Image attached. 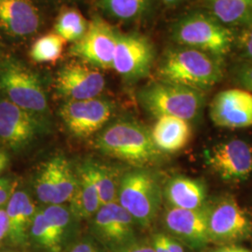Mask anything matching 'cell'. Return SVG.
Instances as JSON below:
<instances>
[{
	"instance_id": "obj_1",
	"label": "cell",
	"mask_w": 252,
	"mask_h": 252,
	"mask_svg": "<svg viewBox=\"0 0 252 252\" xmlns=\"http://www.w3.org/2000/svg\"><path fill=\"white\" fill-rule=\"evenodd\" d=\"M94 148L103 154L127 162L135 168H148L164 156L153 142L151 131L135 122L123 120L98 133Z\"/></svg>"
},
{
	"instance_id": "obj_2",
	"label": "cell",
	"mask_w": 252,
	"mask_h": 252,
	"mask_svg": "<svg viewBox=\"0 0 252 252\" xmlns=\"http://www.w3.org/2000/svg\"><path fill=\"white\" fill-rule=\"evenodd\" d=\"M159 81L208 90L224 76L222 60L198 50L175 46L167 49L158 65Z\"/></svg>"
},
{
	"instance_id": "obj_3",
	"label": "cell",
	"mask_w": 252,
	"mask_h": 252,
	"mask_svg": "<svg viewBox=\"0 0 252 252\" xmlns=\"http://www.w3.org/2000/svg\"><path fill=\"white\" fill-rule=\"evenodd\" d=\"M172 40L223 60L235 46L236 34L208 12L192 11L180 17L171 28Z\"/></svg>"
},
{
	"instance_id": "obj_4",
	"label": "cell",
	"mask_w": 252,
	"mask_h": 252,
	"mask_svg": "<svg viewBox=\"0 0 252 252\" xmlns=\"http://www.w3.org/2000/svg\"><path fill=\"white\" fill-rule=\"evenodd\" d=\"M137 99L153 117L171 116L189 123L201 115L206 103L204 92L162 81L141 88Z\"/></svg>"
},
{
	"instance_id": "obj_5",
	"label": "cell",
	"mask_w": 252,
	"mask_h": 252,
	"mask_svg": "<svg viewBox=\"0 0 252 252\" xmlns=\"http://www.w3.org/2000/svg\"><path fill=\"white\" fill-rule=\"evenodd\" d=\"M162 195L158 175L148 168H135L122 176L118 203L134 219L136 225L148 228L159 215Z\"/></svg>"
},
{
	"instance_id": "obj_6",
	"label": "cell",
	"mask_w": 252,
	"mask_h": 252,
	"mask_svg": "<svg viewBox=\"0 0 252 252\" xmlns=\"http://www.w3.org/2000/svg\"><path fill=\"white\" fill-rule=\"evenodd\" d=\"M0 90L19 108L49 121L50 108L42 81L18 59L9 57L0 63Z\"/></svg>"
},
{
	"instance_id": "obj_7",
	"label": "cell",
	"mask_w": 252,
	"mask_h": 252,
	"mask_svg": "<svg viewBox=\"0 0 252 252\" xmlns=\"http://www.w3.org/2000/svg\"><path fill=\"white\" fill-rule=\"evenodd\" d=\"M209 243L235 245L251 237L252 221L232 196H220L206 205Z\"/></svg>"
},
{
	"instance_id": "obj_8",
	"label": "cell",
	"mask_w": 252,
	"mask_h": 252,
	"mask_svg": "<svg viewBox=\"0 0 252 252\" xmlns=\"http://www.w3.org/2000/svg\"><path fill=\"white\" fill-rule=\"evenodd\" d=\"M49 130V121L0 98V141L13 151H22Z\"/></svg>"
},
{
	"instance_id": "obj_9",
	"label": "cell",
	"mask_w": 252,
	"mask_h": 252,
	"mask_svg": "<svg viewBox=\"0 0 252 252\" xmlns=\"http://www.w3.org/2000/svg\"><path fill=\"white\" fill-rule=\"evenodd\" d=\"M115 110L114 103L105 98L66 101L59 115L67 131L77 138H88L103 129Z\"/></svg>"
},
{
	"instance_id": "obj_10",
	"label": "cell",
	"mask_w": 252,
	"mask_h": 252,
	"mask_svg": "<svg viewBox=\"0 0 252 252\" xmlns=\"http://www.w3.org/2000/svg\"><path fill=\"white\" fill-rule=\"evenodd\" d=\"M155 60V49L149 37L137 33L119 34L112 68L127 82L148 77Z\"/></svg>"
},
{
	"instance_id": "obj_11",
	"label": "cell",
	"mask_w": 252,
	"mask_h": 252,
	"mask_svg": "<svg viewBox=\"0 0 252 252\" xmlns=\"http://www.w3.org/2000/svg\"><path fill=\"white\" fill-rule=\"evenodd\" d=\"M205 162L220 180L238 183L252 174V147L241 139H231L205 151Z\"/></svg>"
},
{
	"instance_id": "obj_12",
	"label": "cell",
	"mask_w": 252,
	"mask_h": 252,
	"mask_svg": "<svg viewBox=\"0 0 252 252\" xmlns=\"http://www.w3.org/2000/svg\"><path fill=\"white\" fill-rule=\"evenodd\" d=\"M118 35L104 19L94 16L89 23L86 34L73 44L69 54L95 68L111 69Z\"/></svg>"
},
{
	"instance_id": "obj_13",
	"label": "cell",
	"mask_w": 252,
	"mask_h": 252,
	"mask_svg": "<svg viewBox=\"0 0 252 252\" xmlns=\"http://www.w3.org/2000/svg\"><path fill=\"white\" fill-rule=\"evenodd\" d=\"M92 219L94 235L109 252L135 240V220L118 202L101 206Z\"/></svg>"
},
{
	"instance_id": "obj_14",
	"label": "cell",
	"mask_w": 252,
	"mask_h": 252,
	"mask_svg": "<svg viewBox=\"0 0 252 252\" xmlns=\"http://www.w3.org/2000/svg\"><path fill=\"white\" fill-rule=\"evenodd\" d=\"M103 74L85 63H67L56 75L55 88L66 101L98 97L105 89Z\"/></svg>"
},
{
	"instance_id": "obj_15",
	"label": "cell",
	"mask_w": 252,
	"mask_h": 252,
	"mask_svg": "<svg viewBox=\"0 0 252 252\" xmlns=\"http://www.w3.org/2000/svg\"><path fill=\"white\" fill-rule=\"evenodd\" d=\"M209 117L215 126L220 128L252 127V92L234 88L218 93L209 104Z\"/></svg>"
},
{
	"instance_id": "obj_16",
	"label": "cell",
	"mask_w": 252,
	"mask_h": 252,
	"mask_svg": "<svg viewBox=\"0 0 252 252\" xmlns=\"http://www.w3.org/2000/svg\"><path fill=\"white\" fill-rule=\"evenodd\" d=\"M162 220L169 235L189 249L200 250L209 244L206 207L195 210L170 207Z\"/></svg>"
},
{
	"instance_id": "obj_17",
	"label": "cell",
	"mask_w": 252,
	"mask_h": 252,
	"mask_svg": "<svg viewBox=\"0 0 252 252\" xmlns=\"http://www.w3.org/2000/svg\"><path fill=\"white\" fill-rule=\"evenodd\" d=\"M40 22L32 0H0V28L10 36H31L37 32Z\"/></svg>"
},
{
	"instance_id": "obj_18",
	"label": "cell",
	"mask_w": 252,
	"mask_h": 252,
	"mask_svg": "<svg viewBox=\"0 0 252 252\" xmlns=\"http://www.w3.org/2000/svg\"><path fill=\"white\" fill-rule=\"evenodd\" d=\"M9 219L8 238L14 246H25L36 214L35 204L25 190H15L6 207Z\"/></svg>"
},
{
	"instance_id": "obj_19",
	"label": "cell",
	"mask_w": 252,
	"mask_h": 252,
	"mask_svg": "<svg viewBox=\"0 0 252 252\" xmlns=\"http://www.w3.org/2000/svg\"><path fill=\"white\" fill-rule=\"evenodd\" d=\"M163 195L170 207L195 210L206 207L207 186L201 180L177 176L168 180Z\"/></svg>"
},
{
	"instance_id": "obj_20",
	"label": "cell",
	"mask_w": 252,
	"mask_h": 252,
	"mask_svg": "<svg viewBox=\"0 0 252 252\" xmlns=\"http://www.w3.org/2000/svg\"><path fill=\"white\" fill-rule=\"evenodd\" d=\"M151 135L154 144L162 153H178L189 143L191 127L185 120L162 116L157 119Z\"/></svg>"
},
{
	"instance_id": "obj_21",
	"label": "cell",
	"mask_w": 252,
	"mask_h": 252,
	"mask_svg": "<svg viewBox=\"0 0 252 252\" xmlns=\"http://www.w3.org/2000/svg\"><path fill=\"white\" fill-rule=\"evenodd\" d=\"M76 173L77 184L69 208L78 220H89L101 207L99 194L83 162L76 168Z\"/></svg>"
},
{
	"instance_id": "obj_22",
	"label": "cell",
	"mask_w": 252,
	"mask_h": 252,
	"mask_svg": "<svg viewBox=\"0 0 252 252\" xmlns=\"http://www.w3.org/2000/svg\"><path fill=\"white\" fill-rule=\"evenodd\" d=\"M207 11L228 27H243L252 22V0H204Z\"/></svg>"
},
{
	"instance_id": "obj_23",
	"label": "cell",
	"mask_w": 252,
	"mask_h": 252,
	"mask_svg": "<svg viewBox=\"0 0 252 252\" xmlns=\"http://www.w3.org/2000/svg\"><path fill=\"white\" fill-rule=\"evenodd\" d=\"M83 163L97 189L101 206L117 203L120 182L124 173L113 165L98 161L87 160Z\"/></svg>"
},
{
	"instance_id": "obj_24",
	"label": "cell",
	"mask_w": 252,
	"mask_h": 252,
	"mask_svg": "<svg viewBox=\"0 0 252 252\" xmlns=\"http://www.w3.org/2000/svg\"><path fill=\"white\" fill-rule=\"evenodd\" d=\"M54 196L51 205H64L72 198L77 184V173L70 162L63 156H55Z\"/></svg>"
},
{
	"instance_id": "obj_25",
	"label": "cell",
	"mask_w": 252,
	"mask_h": 252,
	"mask_svg": "<svg viewBox=\"0 0 252 252\" xmlns=\"http://www.w3.org/2000/svg\"><path fill=\"white\" fill-rule=\"evenodd\" d=\"M46 220L54 230L59 242L63 247L74 232L75 222L78 220L73 215L69 207L64 205H49L44 209H41Z\"/></svg>"
},
{
	"instance_id": "obj_26",
	"label": "cell",
	"mask_w": 252,
	"mask_h": 252,
	"mask_svg": "<svg viewBox=\"0 0 252 252\" xmlns=\"http://www.w3.org/2000/svg\"><path fill=\"white\" fill-rule=\"evenodd\" d=\"M153 0H100V6L110 16L120 20H135L145 15Z\"/></svg>"
},
{
	"instance_id": "obj_27",
	"label": "cell",
	"mask_w": 252,
	"mask_h": 252,
	"mask_svg": "<svg viewBox=\"0 0 252 252\" xmlns=\"http://www.w3.org/2000/svg\"><path fill=\"white\" fill-rule=\"evenodd\" d=\"M89 23L75 9L63 11L56 21L55 33L63 37L65 41L73 43L79 41L86 34Z\"/></svg>"
},
{
	"instance_id": "obj_28",
	"label": "cell",
	"mask_w": 252,
	"mask_h": 252,
	"mask_svg": "<svg viewBox=\"0 0 252 252\" xmlns=\"http://www.w3.org/2000/svg\"><path fill=\"white\" fill-rule=\"evenodd\" d=\"M66 41L56 33H50L39 37L30 50V57L36 63H50L56 61L63 52Z\"/></svg>"
},
{
	"instance_id": "obj_29",
	"label": "cell",
	"mask_w": 252,
	"mask_h": 252,
	"mask_svg": "<svg viewBox=\"0 0 252 252\" xmlns=\"http://www.w3.org/2000/svg\"><path fill=\"white\" fill-rule=\"evenodd\" d=\"M29 236L39 248L48 252H59L62 249V245L46 220L42 210H36L30 227Z\"/></svg>"
},
{
	"instance_id": "obj_30",
	"label": "cell",
	"mask_w": 252,
	"mask_h": 252,
	"mask_svg": "<svg viewBox=\"0 0 252 252\" xmlns=\"http://www.w3.org/2000/svg\"><path fill=\"white\" fill-rule=\"evenodd\" d=\"M35 189L37 199L47 205L53 203L54 196V159L42 164L35 180Z\"/></svg>"
},
{
	"instance_id": "obj_31",
	"label": "cell",
	"mask_w": 252,
	"mask_h": 252,
	"mask_svg": "<svg viewBox=\"0 0 252 252\" xmlns=\"http://www.w3.org/2000/svg\"><path fill=\"white\" fill-rule=\"evenodd\" d=\"M236 35L235 46H237L244 63H252V22L241 27Z\"/></svg>"
},
{
	"instance_id": "obj_32",
	"label": "cell",
	"mask_w": 252,
	"mask_h": 252,
	"mask_svg": "<svg viewBox=\"0 0 252 252\" xmlns=\"http://www.w3.org/2000/svg\"><path fill=\"white\" fill-rule=\"evenodd\" d=\"M234 81L242 89L252 93V63H242L234 68Z\"/></svg>"
},
{
	"instance_id": "obj_33",
	"label": "cell",
	"mask_w": 252,
	"mask_h": 252,
	"mask_svg": "<svg viewBox=\"0 0 252 252\" xmlns=\"http://www.w3.org/2000/svg\"><path fill=\"white\" fill-rule=\"evenodd\" d=\"M109 252H154L151 242L134 240L124 247H121L115 251Z\"/></svg>"
},
{
	"instance_id": "obj_34",
	"label": "cell",
	"mask_w": 252,
	"mask_h": 252,
	"mask_svg": "<svg viewBox=\"0 0 252 252\" xmlns=\"http://www.w3.org/2000/svg\"><path fill=\"white\" fill-rule=\"evenodd\" d=\"M15 183L9 179H0V207L8 204L15 189Z\"/></svg>"
},
{
	"instance_id": "obj_35",
	"label": "cell",
	"mask_w": 252,
	"mask_h": 252,
	"mask_svg": "<svg viewBox=\"0 0 252 252\" xmlns=\"http://www.w3.org/2000/svg\"><path fill=\"white\" fill-rule=\"evenodd\" d=\"M69 252H99V251L94 242L83 239L74 244Z\"/></svg>"
},
{
	"instance_id": "obj_36",
	"label": "cell",
	"mask_w": 252,
	"mask_h": 252,
	"mask_svg": "<svg viewBox=\"0 0 252 252\" xmlns=\"http://www.w3.org/2000/svg\"><path fill=\"white\" fill-rule=\"evenodd\" d=\"M9 233V219L6 208L0 207V242L8 237Z\"/></svg>"
},
{
	"instance_id": "obj_37",
	"label": "cell",
	"mask_w": 252,
	"mask_h": 252,
	"mask_svg": "<svg viewBox=\"0 0 252 252\" xmlns=\"http://www.w3.org/2000/svg\"><path fill=\"white\" fill-rule=\"evenodd\" d=\"M163 240L169 252H184L182 244L169 234H163Z\"/></svg>"
},
{
	"instance_id": "obj_38",
	"label": "cell",
	"mask_w": 252,
	"mask_h": 252,
	"mask_svg": "<svg viewBox=\"0 0 252 252\" xmlns=\"http://www.w3.org/2000/svg\"><path fill=\"white\" fill-rule=\"evenodd\" d=\"M204 252H252V251L235 244V245L217 246V248H215V249H212V250L206 251Z\"/></svg>"
},
{
	"instance_id": "obj_39",
	"label": "cell",
	"mask_w": 252,
	"mask_h": 252,
	"mask_svg": "<svg viewBox=\"0 0 252 252\" xmlns=\"http://www.w3.org/2000/svg\"><path fill=\"white\" fill-rule=\"evenodd\" d=\"M151 243L153 246L154 252H169L164 243L162 233L153 234Z\"/></svg>"
},
{
	"instance_id": "obj_40",
	"label": "cell",
	"mask_w": 252,
	"mask_h": 252,
	"mask_svg": "<svg viewBox=\"0 0 252 252\" xmlns=\"http://www.w3.org/2000/svg\"><path fill=\"white\" fill-rule=\"evenodd\" d=\"M162 2L168 6V7H172V6H176V5H179L180 3H183L187 0H162Z\"/></svg>"
},
{
	"instance_id": "obj_41",
	"label": "cell",
	"mask_w": 252,
	"mask_h": 252,
	"mask_svg": "<svg viewBox=\"0 0 252 252\" xmlns=\"http://www.w3.org/2000/svg\"><path fill=\"white\" fill-rule=\"evenodd\" d=\"M48 3H64V2H71L74 0H43Z\"/></svg>"
},
{
	"instance_id": "obj_42",
	"label": "cell",
	"mask_w": 252,
	"mask_h": 252,
	"mask_svg": "<svg viewBox=\"0 0 252 252\" xmlns=\"http://www.w3.org/2000/svg\"><path fill=\"white\" fill-rule=\"evenodd\" d=\"M5 160H9V157L7 155V153L4 152H0V162L5 161Z\"/></svg>"
},
{
	"instance_id": "obj_43",
	"label": "cell",
	"mask_w": 252,
	"mask_h": 252,
	"mask_svg": "<svg viewBox=\"0 0 252 252\" xmlns=\"http://www.w3.org/2000/svg\"><path fill=\"white\" fill-rule=\"evenodd\" d=\"M8 162H9V160H5V161L0 162V172L2 171V170L7 166Z\"/></svg>"
},
{
	"instance_id": "obj_44",
	"label": "cell",
	"mask_w": 252,
	"mask_h": 252,
	"mask_svg": "<svg viewBox=\"0 0 252 252\" xmlns=\"http://www.w3.org/2000/svg\"></svg>"
}]
</instances>
